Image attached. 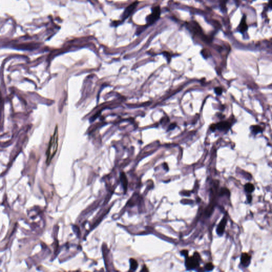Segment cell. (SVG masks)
<instances>
[{"instance_id": "6da1fadb", "label": "cell", "mask_w": 272, "mask_h": 272, "mask_svg": "<svg viewBox=\"0 0 272 272\" xmlns=\"http://www.w3.org/2000/svg\"><path fill=\"white\" fill-rule=\"evenodd\" d=\"M58 148V128L56 126L53 136L51 138L47 150V159L46 163L48 165L51 163L52 159L57 152Z\"/></svg>"}, {"instance_id": "7a4b0ae2", "label": "cell", "mask_w": 272, "mask_h": 272, "mask_svg": "<svg viewBox=\"0 0 272 272\" xmlns=\"http://www.w3.org/2000/svg\"><path fill=\"white\" fill-rule=\"evenodd\" d=\"M201 260L200 255L197 252H195L193 256L186 257L185 264L186 268L188 270L196 268L199 266V262Z\"/></svg>"}, {"instance_id": "3957f363", "label": "cell", "mask_w": 272, "mask_h": 272, "mask_svg": "<svg viewBox=\"0 0 272 272\" xmlns=\"http://www.w3.org/2000/svg\"><path fill=\"white\" fill-rule=\"evenodd\" d=\"M161 10L160 6L154 7L152 8V13L146 18V23L148 26L152 25L157 21L160 18Z\"/></svg>"}, {"instance_id": "277c9868", "label": "cell", "mask_w": 272, "mask_h": 272, "mask_svg": "<svg viewBox=\"0 0 272 272\" xmlns=\"http://www.w3.org/2000/svg\"><path fill=\"white\" fill-rule=\"evenodd\" d=\"M138 4V2L136 1L132 3L131 4L125 8L124 11L123 12V14L122 15V21H123L126 19H127L129 16H130L132 13H133L134 10L136 9V7Z\"/></svg>"}, {"instance_id": "5b68a950", "label": "cell", "mask_w": 272, "mask_h": 272, "mask_svg": "<svg viewBox=\"0 0 272 272\" xmlns=\"http://www.w3.org/2000/svg\"><path fill=\"white\" fill-rule=\"evenodd\" d=\"M189 29H190V31L194 33V34L198 35L201 36L203 39V37L202 36V30L200 28V27L199 26V24H198L196 22H191V23H188L187 25Z\"/></svg>"}, {"instance_id": "8992f818", "label": "cell", "mask_w": 272, "mask_h": 272, "mask_svg": "<svg viewBox=\"0 0 272 272\" xmlns=\"http://www.w3.org/2000/svg\"><path fill=\"white\" fill-rule=\"evenodd\" d=\"M230 128V124L229 122L227 121H223L221 122L218 124H213L211 125L210 129L212 131L215 130L216 129H219L221 130H227Z\"/></svg>"}, {"instance_id": "52a82bcc", "label": "cell", "mask_w": 272, "mask_h": 272, "mask_svg": "<svg viewBox=\"0 0 272 272\" xmlns=\"http://www.w3.org/2000/svg\"><path fill=\"white\" fill-rule=\"evenodd\" d=\"M227 223V218L226 216H224L222 219L220 223L218 225V226L217 227V233L219 235H221L223 234V233L224 232L225 227L226 226V224Z\"/></svg>"}, {"instance_id": "ba28073f", "label": "cell", "mask_w": 272, "mask_h": 272, "mask_svg": "<svg viewBox=\"0 0 272 272\" xmlns=\"http://www.w3.org/2000/svg\"><path fill=\"white\" fill-rule=\"evenodd\" d=\"M251 257L247 253H243L241 255V263L244 266H248L250 262Z\"/></svg>"}, {"instance_id": "9c48e42d", "label": "cell", "mask_w": 272, "mask_h": 272, "mask_svg": "<svg viewBox=\"0 0 272 272\" xmlns=\"http://www.w3.org/2000/svg\"><path fill=\"white\" fill-rule=\"evenodd\" d=\"M239 31L241 32V33H243L247 29V25L246 22V17L245 16H244L243 18L242 19L241 23L239 24V26L238 27Z\"/></svg>"}, {"instance_id": "30bf717a", "label": "cell", "mask_w": 272, "mask_h": 272, "mask_svg": "<svg viewBox=\"0 0 272 272\" xmlns=\"http://www.w3.org/2000/svg\"><path fill=\"white\" fill-rule=\"evenodd\" d=\"M121 181L123 187V189H124V193H125L127 190L128 180L127 177H126V175L124 174V173H122L121 174Z\"/></svg>"}, {"instance_id": "8fae6325", "label": "cell", "mask_w": 272, "mask_h": 272, "mask_svg": "<svg viewBox=\"0 0 272 272\" xmlns=\"http://www.w3.org/2000/svg\"><path fill=\"white\" fill-rule=\"evenodd\" d=\"M130 268L132 271H136L138 266V262H137V260L133 258H131L130 259Z\"/></svg>"}, {"instance_id": "7c38bea8", "label": "cell", "mask_w": 272, "mask_h": 272, "mask_svg": "<svg viewBox=\"0 0 272 272\" xmlns=\"http://www.w3.org/2000/svg\"><path fill=\"white\" fill-rule=\"evenodd\" d=\"M244 188H245L246 191L248 192H252L255 190L254 186L250 183H248L246 184L245 185V187H244Z\"/></svg>"}, {"instance_id": "4fadbf2b", "label": "cell", "mask_w": 272, "mask_h": 272, "mask_svg": "<svg viewBox=\"0 0 272 272\" xmlns=\"http://www.w3.org/2000/svg\"><path fill=\"white\" fill-rule=\"evenodd\" d=\"M251 129H252V131L255 134H256L258 132H262L263 129L262 128H261L258 125H254V126H252L251 127Z\"/></svg>"}, {"instance_id": "5bb4252c", "label": "cell", "mask_w": 272, "mask_h": 272, "mask_svg": "<svg viewBox=\"0 0 272 272\" xmlns=\"http://www.w3.org/2000/svg\"><path fill=\"white\" fill-rule=\"evenodd\" d=\"M202 54L205 58H208L210 55V53L207 49H204L202 51Z\"/></svg>"}, {"instance_id": "9a60e30c", "label": "cell", "mask_w": 272, "mask_h": 272, "mask_svg": "<svg viewBox=\"0 0 272 272\" xmlns=\"http://www.w3.org/2000/svg\"><path fill=\"white\" fill-rule=\"evenodd\" d=\"M214 266L211 263H208L205 266V269L207 271H210L213 270Z\"/></svg>"}, {"instance_id": "2e32d148", "label": "cell", "mask_w": 272, "mask_h": 272, "mask_svg": "<svg viewBox=\"0 0 272 272\" xmlns=\"http://www.w3.org/2000/svg\"><path fill=\"white\" fill-rule=\"evenodd\" d=\"M147 26H148L147 25V24H146V25H144V26L139 27V28H137V35H139L140 34H141V33L142 31H143L146 28V27H147Z\"/></svg>"}, {"instance_id": "e0dca14e", "label": "cell", "mask_w": 272, "mask_h": 272, "mask_svg": "<svg viewBox=\"0 0 272 272\" xmlns=\"http://www.w3.org/2000/svg\"><path fill=\"white\" fill-rule=\"evenodd\" d=\"M215 92L216 94L221 95L222 93V89L220 87H217L215 89Z\"/></svg>"}, {"instance_id": "ac0fdd59", "label": "cell", "mask_w": 272, "mask_h": 272, "mask_svg": "<svg viewBox=\"0 0 272 272\" xmlns=\"http://www.w3.org/2000/svg\"><path fill=\"white\" fill-rule=\"evenodd\" d=\"M163 53L165 57H166L167 60H169V61H170V59H171V55H170V54L169 53V52H164Z\"/></svg>"}, {"instance_id": "d6986e66", "label": "cell", "mask_w": 272, "mask_h": 272, "mask_svg": "<svg viewBox=\"0 0 272 272\" xmlns=\"http://www.w3.org/2000/svg\"><path fill=\"white\" fill-rule=\"evenodd\" d=\"M180 253L181 254V255H183V256H185L186 257L188 256V251L187 250H183L180 252Z\"/></svg>"}, {"instance_id": "ffe728a7", "label": "cell", "mask_w": 272, "mask_h": 272, "mask_svg": "<svg viewBox=\"0 0 272 272\" xmlns=\"http://www.w3.org/2000/svg\"><path fill=\"white\" fill-rule=\"evenodd\" d=\"M141 272H148V270L147 269L146 266L145 265H144L143 267H142V270H141Z\"/></svg>"}, {"instance_id": "44dd1931", "label": "cell", "mask_w": 272, "mask_h": 272, "mask_svg": "<svg viewBox=\"0 0 272 272\" xmlns=\"http://www.w3.org/2000/svg\"><path fill=\"white\" fill-rule=\"evenodd\" d=\"M175 127H176V124H175V123H174V124H172L170 125V126L169 130H170V129H174Z\"/></svg>"}, {"instance_id": "7402d4cb", "label": "cell", "mask_w": 272, "mask_h": 272, "mask_svg": "<svg viewBox=\"0 0 272 272\" xmlns=\"http://www.w3.org/2000/svg\"><path fill=\"white\" fill-rule=\"evenodd\" d=\"M268 6L272 9V0H270V2H269Z\"/></svg>"}, {"instance_id": "603a6c76", "label": "cell", "mask_w": 272, "mask_h": 272, "mask_svg": "<svg viewBox=\"0 0 272 272\" xmlns=\"http://www.w3.org/2000/svg\"><path fill=\"white\" fill-rule=\"evenodd\" d=\"M251 199H252V197L251 196V195H249L248 197V200L249 202H250L251 201Z\"/></svg>"}]
</instances>
